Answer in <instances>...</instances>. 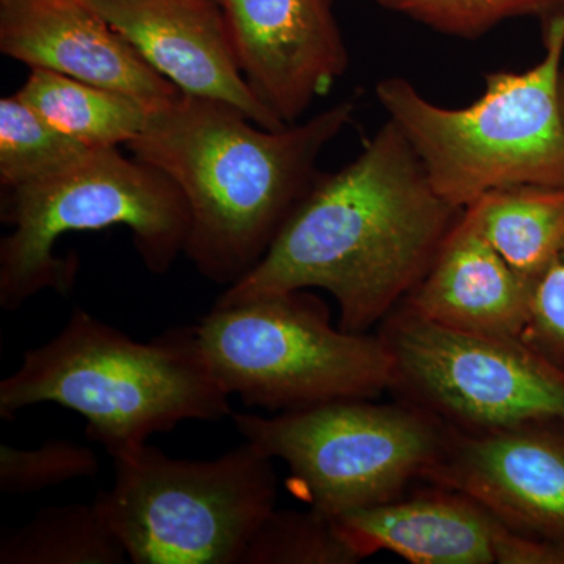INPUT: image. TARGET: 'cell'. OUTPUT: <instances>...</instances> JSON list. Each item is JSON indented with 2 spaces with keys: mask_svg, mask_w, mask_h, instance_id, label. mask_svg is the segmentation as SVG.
I'll use <instances>...</instances> for the list:
<instances>
[{
  "mask_svg": "<svg viewBox=\"0 0 564 564\" xmlns=\"http://www.w3.org/2000/svg\"><path fill=\"white\" fill-rule=\"evenodd\" d=\"M532 289L486 239L473 207H466L429 272L402 303L444 328L521 337Z\"/></svg>",
  "mask_w": 564,
  "mask_h": 564,
  "instance_id": "14",
  "label": "cell"
},
{
  "mask_svg": "<svg viewBox=\"0 0 564 564\" xmlns=\"http://www.w3.org/2000/svg\"><path fill=\"white\" fill-rule=\"evenodd\" d=\"M564 69V68H563Z\"/></svg>",
  "mask_w": 564,
  "mask_h": 564,
  "instance_id": "27",
  "label": "cell"
},
{
  "mask_svg": "<svg viewBox=\"0 0 564 564\" xmlns=\"http://www.w3.org/2000/svg\"><path fill=\"white\" fill-rule=\"evenodd\" d=\"M543 32V61L524 73L488 74L484 95L463 109L429 101L402 77L378 82L388 120L452 206L466 209L486 193L514 185L564 188V17Z\"/></svg>",
  "mask_w": 564,
  "mask_h": 564,
  "instance_id": "4",
  "label": "cell"
},
{
  "mask_svg": "<svg viewBox=\"0 0 564 564\" xmlns=\"http://www.w3.org/2000/svg\"><path fill=\"white\" fill-rule=\"evenodd\" d=\"M195 325L218 383L245 406L278 414L391 391L393 361L383 337L334 326L314 293L215 304Z\"/></svg>",
  "mask_w": 564,
  "mask_h": 564,
  "instance_id": "6",
  "label": "cell"
},
{
  "mask_svg": "<svg viewBox=\"0 0 564 564\" xmlns=\"http://www.w3.org/2000/svg\"><path fill=\"white\" fill-rule=\"evenodd\" d=\"M129 558L93 503L41 508L0 534V564H124Z\"/></svg>",
  "mask_w": 564,
  "mask_h": 564,
  "instance_id": "18",
  "label": "cell"
},
{
  "mask_svg": "<svg viewBox=\"0 0 564 564\" xmlns=\"http://www.w3.org/2000/svg\"><path fill=\"white\" fill-rule=\"evenodd\" d=\"M0 51L131 96L148 110L181 95L85 0H0Z\"/></svg>",
  "mask_w": 564,
  "mask_h": 564,
  "instance_id": "13",
  "label": "cell"
},
{
  "mask_svg": "<svg viewBox=\"0 0 564 564\" xmlns=\"http://www.w3.org/2000/svg\"><path fill=\"white\" fill-rule=\"evenodd\" d=\"M93 150L95 148L55 129L17 95L0 101V184L3 191L54 176Z\"/></svg>",
  "mask_w": 564,
  "mask_h": 564,
  "instance_id": "19",
  "label": "cell"
},
{
  "mask_svg": "<svg viewBox=\"0 0 564 564\" xmlns=\"http://www.w3.org/2000/svg\"><path fill=\"white\" fill-rule=\"evenodd\" d=\"M422 481L473 497L516 532L564 538V415L486 433L448 426Z\"/></svg>",
  "mask_w": 564,
  "mask_h": 564,
  "instance_id": "10",
  "label": "cell"
},
{
  "mask_svg": "<svg viewBox=\"0 0 564 564\" xmlns=\"http://www.w3.org/2000/svg\"><path fill=\"white\" fill-rule=\"evenodd\" d=\"M333 519L359 558L391 552L413 564H492L497 518L473 497L429 484Z\"/></svg>",
  "mask_w": 564,
  "mask_h": 564,
  "instance_id": "15",
  "label": "cell"
},
{
  "mask_svg": "<svg viewBox=\"0 0 564 564\" xmlns=\"http://www.w3.org/2000/svg\"><path fill=\"white\" fill-rule=\"evenodd\" d=\"M361 562L345 543L332 518L307 511L278 510L263 519L240 564H355Z\"/></svg>",
  "mask_w": 564,
  "mask_h": 564,
  "instance_id": "20",
  "label": "cell"
},
{
  "mask_svg": "<svg viewBox=\"0 0 564 564\" xmlns=\"http://www.w3.org/2000/svg\"><path fill=\"white\" fill-rule=\"evenodd\" d=\"M494 556L497 564H564V538L516 532L497 519Z\"/></svg>",
  "mask_w": 564,
  "mask_h": 564,
  "instance_id": "24",
  "label": "cell"
},
{
  "mask_svg": "<svg viewBox=\"0 0 564 564\" xmlns=\"http://www.w3.org/2000/svg\"><path fill=\"white\" fill-rule=\"evenodd\" d=\"M560 98H562V109H563V117H564V69H563V76H562V84H560Z\"/></svg>",
  "mask_w": 564,
  "mask_h": 564,
  "instance_id": "25",
  "label": "cell"
},
{
  "mask_svg": "<svg viewBox=\"0 0 564 564\" xmlns=\"http://www.w3.org/2000/svg\"><path fill=\"white\" fill-rule=\"evenodd\" d=\"M352 113L355 102L343 101L273 131L231 104L181 91L148 110L126 148L180 188L191 215L184 254L204 278L229 288L261 262Z\"/></svg>",
  "mask_w": 564,
  "mask_h": 564,
  "instance_id": "2",
  "label": "cell"
},
{
  "mask_svg": "<svg viewBox=\"0 0 564 564\" xmlns=\"http://www.w3.org/2000/svg\"><path fill=\"white\" fill-rule=\"evenodd\" d=\"M231 417L245 441L288 464L293 492L332 519L402 496L423 480L448 433L443 421L400 400H337Z\"/></svg>",
  "mask_w": 564,
  "mask_h": 564,
  "instance_id": "8",
  "label": "cell"
},
{
  "mask_svg": "<svg viewBox=\"0 0 564 564\" xmlns=\"http://www.w3.org/2000/svg\"><path fill=\"white\" fill-rule=\"evenodd\" d=\"M395 400L459 432L511 429L564 415V375L521 337L456 332L400 303L383 322Z\"/></svg>",
  "mask_w": 564,
  "mask_h": 564,
  "instance_id": "9",
  "label": "cell"
},
{
  "mask_svg": "<svg viewBox=\"0 0 564 564\" xmlns=\"http://www.w3.org/2000/svg\"><path fill=\"white\" fill-rule=\"evenodd\" d=\"M141 58L181 91L242 110L267 129L285 122L251 90L214 0H85Z\"/></svg>",
  "mask_w": 564,
  "mask_h": 564,
  "instance_id": "12",
  "label": "cell"
},
{
  "mask_svg": "<svg viewBox=\"0 0 564 564\" xmlns=\"http://www.w3.org/2000/svg\"><path fill=\"white\" fill-rule=\"evenodd\" d=\"M463 212L388 120L355 161L318 176L261 262L215 304L322 289L344 332L370 333L425 276Z\"/></svg>",
  "mask_w": 564,
  "mask_h": 564,
  "instance_id": "1",
  "label": "cell"
},
{
  "mask_svg": "<svg viewBox=\"0 0 564 564\" xmlns=\"http://www.w3.org/2000/svg\"><path fill=\"white\" fill-rule=\"evenodd\" d=\"M245 79L285 124L348 69L333 0H221Z\"/></svg>",
  "mask_w": 564,
  "mask_h": 564,
  "instance_id": "11",
  "label": "cell"
},
{
  "mask_svg": "<svg viewBox=\"0 0 564 564\" xmlns=\"http://www.w3.org/2000/svg\"><path fill=\"white\" fill-rule=\"evenodd\" d=\"M229 399L196 325L139 343L76 307L54 339L25 351L17 372L0 381V417L11 422L28 408L57 404L82 415L87 436L118 459L182 422L228 417Z\"/></svg>",
  "mask_w": 564,
  "mask_h": 564,
  "instance_id": "3",
  "label": "cell"
},
{
  "mask_svg": "<svg viewBox=\"0 0 564 564\" xmlns=\"http://www.w3.org/2000/svg\"><path fill=\"white\" fill-rule=\"evenodd\" d=\"M378 6L447 35L477 39L513 18H538L545 25L564 17V0H377Z\"/></svg>",
  "mask_w": 564,
  "mask_h": 564,
  "instance_id": "21",
  "label": "cell"
},
{
  "mask_svg": "<svg viewBox=\"0 0 564 564\" xmlns=\"http://www.w3.org/2000/svg\"><path fill=\"white\" fill-rule=\"evenodd\" d=\"M17 96L55 129L95 150L128 144L148 118L147 107L131 96L50 69L32 68Z\"/></svg>",
  "mask_w": 564,
  "mask_h": 564,
  "instance_id": "17",
  "label": "cell"
},
{
  "mask_svg": "<svg viewBox=\"0 0 564 564\" xmlns=\"http://www.w3.org/2000/svg\"><path fill=\"white\" fill-rule=\"evenodd\" d=\"M98 473L95 452L73 441H47L31 451L0 445V491L6 496H28Z\"/></svg>",
  "mask_w": 564,
  "mask_h": 564,
  "instance_id": "22",
  "label": "cell"
},
{
  "mask_svg": "<svg viewBox=\"0 0 564 564\" xmlns=\"http://www.w3.org/2000/svg\"><path fill=\"white\" fill-rule=\"evenodd\" d=\"M521 340L564 375V247L533 284Z\"/></svg>",
  "mask_w": 564,
  "mask_h": 564,
  "instance_id": "23",
  "label": "cell"
},
{
  "mask_svg": "<svg viewBox=\"0 0 564 564\" xmlns=\"http://www.w3.org/2000/svg\"><path fill=\"white\" fill-rule=\"evenodd\" d=\"M214 2L220 3L221 6V0H214Z\"/></svg>",
  "mask_w": 564,
  "mask_h": 564,
  "instance_id": "26",
  "label": "cell"
},
{
  "mask_svg": "<svg viewBox=\"0 0 564 564\" xmlns=\"http://www.w3.org/2000/svg\"><path fill=\"white\" fill-rule=\"evenodd\" d=\"M469 207L489 243L532 284L564 247V188L514 185L486 193Z\"/></svg>",
  "mask_w": 564,
  "mask_h": 564,
  "instance_id": "16",
  "label": "cell"
},
{
  "mask_svg": "<svg viewBox=\"0 0 564 564\" xmlns=\"http://www.w3.org/2000/svg\"><path fill=\"white\" fill-rule=\"evenodd\" d=\"M0 240V307L13 313L41 291L68 295L76 261L54 247L65 234L124 226L144 267L154 274L172 269L187 243L191 215L184 196L161 170L99 148L69 169L6 191Z\"/></svg>",
  "mask_w": 564,
  "mask_h": 564,
  "instance_id": "5",
  "label": "cell"
},
{
  "mask_svg": "<svg viewBox=\"0 0 564 564\" xmlns=\"http://www.w3.org/2000/svg\"><path fill=\"white\" fill-rule=\"evenodd\" d=\"M272 462L248 441L196 462L147 444L113 459V485L95 505L131 563L240 564L276 508Z\"/></svg>",
  "mask_w": 564,
  "mask_h": 564,
  "instance_id": "7",
  "label": "cell"
}]
</instances>
